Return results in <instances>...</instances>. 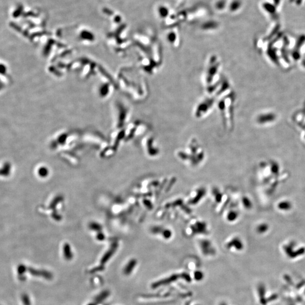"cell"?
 I'll return each instance as SVG.
<instances>
[{"label": "cell", "instance_id": "cell-1", "mask_svg": "<svg viewBox=\"0 0 305 305\" xmlns=\"http://www.w3.org/2000/svg\"><path fill=\"white\" fill-rule=\"evenodd\" d=\"M222 63L218 56L211 55L207 60L202 80L207 95L214 96L224 78L221 76Z\"/></svg>", "mask_w": 305, "mask_h": 305}, {"label": "cell", "instance_id": "cell-2", "mask_svg": "<svg viewBox=\"0 0 305 305\" xmlns=\"http://www.w3.org/2000/svg\"><path fill=\"white\" fill-rule=\"evenodd\" d=\"M235 96L231 89L220 96L216 106L220 113L223 124L227 129H231L233 124V109Z\"/></svg>", "mask_w": 305, "mask_h": 305}, {"label": "cell", "instance_id": "cell-3", "mask_svg": "<svg viewBox=\"0 0 305 305\" xmlns=\"http://www.w3.org/2000/svg\"><path fill=\"white\" fill-rule=\"evenodd\" d=\"M217 101V99L215 97L208 95L207 97H205L197 104L193 113L194 117L196 119H201L205 117L210 113L214 106L216 105Z\"/></svg>", "mask_w": 305, "mask_h": 305}, {"label": "cell", "instance_id": "cell-4", "mask_svg": "<svg viewBox=\"0 0 305 305\" xmlns=\"http://www.w3.org/2000/svg\"><path fill=\"white\" fill-rule=\"evenodd\" d=\"M64 257H66V259H70L71 258L72 255V254H71V250L70 249L69 246H67V245H65L64 246Z\"/></svg>", "mask_w": 305, "mask_h": 305}, {"label": "cell", "instance_id": "cell-5", "mask_svg": "<svg viewBox=\"0 0 305 305\" xmlns=\"http://www.w3.org/2000/svg\"><path fill=\"white\" fill-rule=\"evenodd\" d=\"M168 40L172 45H175L176 41V37L175 34V33H171L170 34H169L168 36Z\"/></svg>", "mask_w": 305, "mask_h": 305}, {"label": "cell", "instance_id": "cell-6", "mask_svg": "<svg viewBox=\"0 0 305 305\" xmlns=\"http://www.w3.org/2000/svg\"><path fill=\"white\" fill-rule=\"evenodd\" d=\"M93 305V304H90V305Z\"/></svg>", "mask_w": 305, "mask_h": 305}]
</instances>
